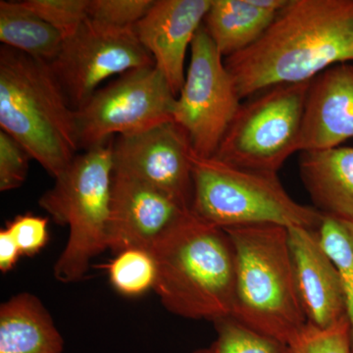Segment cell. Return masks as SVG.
I'll use <instances>...</instances> for the list:
<instances>
[{
	"label": "cell",
	"instance_id": "cell-1",
	"mask_svg": "<svg viewBox=\"0 0 353 353\" xmlns=\"http://www.w3.org/2000/svg\"><path fill=\"white\" fill-rule=\"evenodd\" d=\"M353 62V0H290L259 41L225 58L241 99Z\"/></svg>",
	"mask_w": 353,
	"mask_h": 353
},
{
	"label": "cell",
	"instance_id": "cell-2",
	"mask_svg": "<svg viewBox=\"0 0 353 353\" xmlns=\"http://www.w3.org/2000/svg\"><path fill=\"white\" fill-rule=\"evenodd\" d=\"M150 252L157 271L153 290L169 312L213 323L231 317L236 255L225 230L190 211Z\"/></svg>",
	"mask_w": 353,
	"mask_h": 353
},
{
	"label": "cell",
	"instance_id": "cell-3",
	"mask_svg": "<svg viewBox=\"0 0 353 353\" xmlns=\"http://www.w3.org/2000/svg\"><path fill=\"white\" fill-rule=\"evenodd\" d=\"M0 126L54 179L81 150L77 111L50 65L6 46L0 50Z\"/></svg>",
	"mask_w": 353,
	"mask_h": 353
},
{
	"label": "cell",
	"instance_id": "cell-4",
	"mask_svg": "<svg viewBox=\"0 0 353 353\" xmlns=\"http://www.w3.org/2000/svg\"><path fill=\"white\" fill-rule=\"evenodd\" d=\"M225 231L236 255L231 317L289 345L308 322L294 282L287 228L257 224Z\"/></svg>",
	"mask_w": 353,
	"mask_h": 353
},
{
	"label": "cell",
	"instance_id": "cell-5",
	"mask_svg": "<svg viewBox=\"0 0 353 353\" xmlns=\"http://www.w3.org/2000/svg\"><path fill=\"white\" fill-rule=\"evenodd\" d=\"M113 176L111 139L77 155L39 199L55 223L69 227L66 246L53 268L59 282L81 280L92 259L108 250Z\"/></svg>",
	"mask_w": 353,
	"mask_h": 353
},
{
	"label": "cell",
	"instance_id": "cell-6",
	"mask_svg": "<svg viewBox=\"0 0 353 353\" xmlns=\"http://www.w3.org/2000/svg\"><path fill=\"white\" fill-rule=\"evenodd\" d=\"M192 212L221 229L273 224L318 230L323 215L285 192L277 174L239 168L192 154Z\"/></svg>",
	"mask_w": 353,
	"mask_h": 353
},
{
	"label": "cell",
	"instance_id": "cell-7",
	"mask_svg": "<svg viewBox=\"0 0 353 353\" xmlns=\"http://www.w3.org/2000/svg\"><path fill=\"white\" fill-rule=\"evenodd\" d=\"M309 83L277 85L241 104L213 157L239 168L277 174L299 152Z\"/></svg>",
	"mask_w": 353,
	"mask_h": 353
},
{
	"label": "cell",
	"instance_id": "cell-8",
	"mask_svg": "<svg viewBox=\"0 0 353 353\" xmlns=\"http://www.w3.org/2000/svg\"><path fill=\"white\" fill-rule=\"evenodd\" d=\"M176 99L155 66L123 74L76 110L81 150L104 145L113 136L138 134L173 120Z\"/></svg>",
	"mask_w": 353,
	"mask_h": 353
},
{
	"label": "cell",
	"instance_id": "cell-9",
	"mask_svg": "<svg viewBox=\"0 0 353 353\" xmlns=\"http://www.w3.org/2000/svg\"><path fill=\"white\" fill-rule=\"evenodd\" d=\"M241 101L224 57L201 26L190 46V65L173 111L194 154L214 157Z\"/></svg>",
	"mask_w": 353,
	"mask_h": 353
},
{
	"label": "cell",
	"instance_id": "cell-10",
	"mask_svg": "<svg viewBox=\"0 0 353 353\" xmlns=\"http://www.w3.org/2000/svg\"><path fill=\"white\" fill-rule=\"evenodd\" d=\"M154 66L134 28L121 29L88 18L65 39L50 68L70 105L83 108L110 77Z\"/></svg>",
	"mask_w": 353,
	"mask_h": 353
},
{
	"label": "cell",
	"instance_id": "cell-11",
	"mask_svg": "<svg viewBox=\"0 0 353 353\" xmlns=\"http://www.w3.org/2000/svg\"><path fill=\"white\" fill-rule=\"evenodd\" d=\"M192 154L187 132L174 120L112 139L114 174L148 183L189 211L194 196Z\"/></svg>",
	"mask_w": 353,
	"mask_h": 353
},
{
	"label": "cell",
	"instance_id": "cell-12",
	"mask_svg": "<svg viewBox=\"0 0 353 353\" xmlns=\"http://www.w3.org/2000/svg\"><path fill=\"white\" fill-rule=\"evenodd\" d=\"M188 212L161 190L114 174L108 250L116 254L128 250L150 252L155 241Z\"/></svg>",
	"mask_w": 353,
	"mask_h": 353
},
{
	"label": "cell",
	"instance_id": "cell-13",
	"mask_svg": "<svg viewBox=\"0 0 353 353\" xmlns=\"http://www.w3.org/2000/svg\"><path fill=\"white\" fill-rule=\"evenodd\" d=\"M212 0H157L134 31L176 97L185 83V61Z\"/></svg>",
	"mask_w": 353,
	"mask_h": 353
},
{
	"label": "cell",
	"instance_id": "cell-14",
	"mask_svg": "<svg viewBox=\"0 0 353 353\" xmlns=\"http://www.w3.org/2000/svg\"><path fill=\"white\" fill-rule=\"evenodd\" d=\"M287 229L294 282L306 319L318 328H329L347 317L340 273L323 248L318 230Z\"/></svg>",
	"mask_w": 353,
	"mask_h": 353
},
{
	"label": "cell",
	"instance_id": "cell-15",
	"mask_svg": "<svg viewBox=\"0 0 353 353\" xmlns=\"http://www.w3.org/2000/svg\"><path fill=\"white\" fill-rule=\"evenodd\" d=\"M353 139V62L334 65L309 83L299 152L338 148Z\"/></svg>",
	"mask_w": 353,
	"mask_h": 353
},
{
	"label": "cell",
	"instance_id": "cell-16",
	"mask_svg": "<svg viewBox=\"0 0 353 353\" xmlns=\"http://www.w3.org/2000/svg\"><path fill=\"white\" fill-rule=\"evenodd\" d=\"M299 172L318 211L353 224V148L304 152Z\"/></svg>",
	"mask_w": 353,
	"mask_h": 353
},
{
	"label": "cell",
	"instance_id": "cell-17",
	"mask_svg": "<svg viewBox=\"0 0 353 353\" xmlns=\"http://www.w3.org/2000/svg\"><path fill=\"white\" fill-rule=\"evenodd\" d=\"M52 317L34 294H16L0 306V353H63Z\"/></svg>",
	"mask_w": 353,
	"mask_h": 353
},
{
	"label": "cell",
	"instance_id": "cell-18",
	"mask_svg": "<svg viewBox=\"0 0 353 353\" xmlns=\"http://www.w3.org/2000/svg\"><path fill=\"white\" fill-rule=\"evenodd\" d=\"M277 15L252 0H212L203 27L221 55L228 58L259 41Z\"/></svg>",
	"mask_w": 353,
	"mask_h": 353
},
{
	"label": "cell",
	"instance_id": "cell-19",
	"mask_svg": "<svg viewBox=\"0 0 353 353\" xmlns=\"http://www.w3.org/2000/svg\"><path fill=\"white\" fill-rule=\"evenodd\" d=\"M0 41L3 46L51 64L63 37L21 1H0Z\"/></svg>",
	"mask_w": 353,
	"mask_h": 353
},
{
	"label": "cell",
	"instance_id": "cell-20",
	"mask_svg": "<svg viewBox=\"0 0 353 353\" xmlns=\"http://www.w3.org/2000/svg\"><path fill=\"white\" fill-rule=\"evenodd\" d=\"M318 234L323 248L340 273L353 352V224L324 215Z\"/></svg>",
	"mask_w": 353,
	"mask_h": 353
},
{
	"label": "cell",
	"instance_id": "cell-21",
	"mask_svg": "<svg viewBox=\"0 0 353 353\" xmlns=\"http://www.w3.org/2000/svg\"><path fill=\"white\" fill-rule=\"evenodd\" d=\"M108 269L111 284L123 296H139L154 289L157 264L148 250H128L118 253Z\"/></svg>",
	"mask_w": 353,
	"mask_h": 353
},
{
	"label": "cell",
	"instance_id": "cell-22",
	"mask_svg": "<svg viewBox=\"0 0 353 353\" xmlns=\"http://www.w3.org/2000/svg\"><path fill=\"white\" fill-rule=\"evenodd\" d=\"M214 324L217 338L194 353H290L289 345L248 328L233 317Z\"/></svg>",
	"mask_w": 353,
	"mask_h": 353
},
{
	"label": "cell",
	"instance_id": "cell-23",
	"mask_svg": "<svg viewBox=\"0 0 353 353\" xmlns=\"http://www.w3.org/2000/svg\"><path fill=\"white\" fill-rule=\"evenodd\" d=\"M289 347L290 353H353L348 318L324 329L307 323Z\"/></svg>",
	"mask_w": 353,
	"mask_h": 353
},
{
	"label": "cell",
	"instance_id": "cell-24",
	"mask_svg": "<svg viewBox=\"0 0 353 353\" xmlns=\"http://www.w3.org/2000/svg\"><path fill=\"white\" fill-rule=\"evenodd\" d=\"M21 2L54 28L64 39L75 34L88 19V0H24Z\"/></svg>",
	"mask_w": 353,
	"mask_h": 353
},
{
	"label": "cell",
	"instance_id": "cell-25",
	"mask_svg": "<svg viewBox=\"0 0 353 353\" xmlns=\"http://www.w3.org/2000/svg\"><path fill=\"white\" fill-rule=\"evenodd\" d=\"M155 0H88L92 20L121 29H131L150 10Z\"/></svg>",
	"mask_w": 353,
	"mask_h": 353
},
{
	"label": "cell",
	"instance_id": "cell-26",
	"mask_svg": "<svg viewBox=\"0 0 353 353\" xmlns=\"http://www.w3.org/2000/svg\"><path fill=\"white\" fill-rule=\"evenodd\" d=\"M31 155L10 134L0 130V190H15L24 183Z\"/></svg>",
	"mask_w": 353,
	"mask_h": 353
},
{
	"label": "cell",
	"instance_id": "cell-27",
	"mask_svg": "<svg viewBox=\"0 0 353 353\" xmlns=\"http://www.w3.org/2000/svg\"><path fill=\"white\" fill-rule=\"evenodd\" d=\"M48 218L27 213L16 216L7 223L6 228L12 234L22 256H32L48 243Z\"/></svg>",
	"mask_w": 353,
	"mask_h": 353
},
{
	"label": "cell",
	"instance_id": "cell-28",
	"mask_svg": "<svg viewBox=\"0 0 353 353\" xmlns=\"http://www.w3.org/2000/svg\"><path fill=\"white\" fill-rule=\"evenodd\" d=\"M21 256L22 253L12 234L4 227L0 230V271L7 273L12 270Z\"/></svg>",
	"mask_w": 353,
	"mask_h": 353
}]
</instances>
